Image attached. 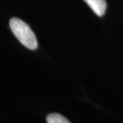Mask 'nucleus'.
I'll return each instance as SVG.
<instances>
[{
  "label": "nucleus",
  "mask_w": 123,
  "mask_h": 123,
  "mask_svg": "<svg viewBox=\"0 0 123 123\" xmlns=\"http://www.w3.org/2000/svg\"><path fill=\"white\" fill-rule=\"evenodd\" d=\"M10 27L12 33L26 48L34 50L37 48V41L30 27L18 18H12L10 20Z\"/></svg>",
  "instance_id": "obj_1"
},
{
  "label": "nucleus",
  "mask_w": 123,
  "mask_h": 123,
  "mask_svg": "<svg viewBox=\"0 0 123 123\" xmlns=\"http://www.w3.org/2000/svg\"><path fill=\"white\" fill-rule=\"evenodd\" d=\"M46 121L47 123H71L66 117L57 113L49 114L46 117Z\"/></svg>",
  "instance_id": "obj_3"
},
{
  "label": "nucleus",
  "mask_w": 123,
  "mask_h": 123,
  "mask_svg": "<svg viewBox=\"0 0 123 123\" xmlns=\"http://www.w3.org/2000/svg\"><path fill=\"white\" fill-rule=\"evenodd\" d=\"M91 9L99 17L105 14L106 9V2L105 0H83Z\"/></svg>",
  "instance_id": "obj_2"
}]
</instances>
